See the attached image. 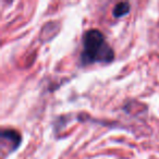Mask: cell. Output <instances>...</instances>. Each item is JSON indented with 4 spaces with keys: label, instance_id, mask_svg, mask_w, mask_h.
<instances>
[{
    "label": "cell",
    "instance_id": "cell-3",
    "mask_svg": "<svg viewBox=\"0 0 159 159\" xmlns=\"http://www.w3.org/2000/svg\"><path fill=\"white\" fill-rule=\"evenodd\" d=\"M130 9L131 8L129 2H119L113 8V16L115 18H120V16H125V14H128L130 12Z\"/></svg>",
    "mask_w": 159,
    "mask_h": 159
},
{
    "label": "cell",
    "instance_id": "cell-1",
    "mask_svg": "<svg viewBox=\"0 0 159 159\" xmlns=\"http://www.w3.org/2000/svg\"><path fill=\"white\" fill-rule=\"evenodd\" d=\"M115 58L113 49L107 44L104 34L98 30H89L83 36V64L94 62H110Z\"/></svg>",
    "mask_w": 159,
    "mask_h": 159
},
{
    "label": "cell",
    "instance_id": "cell-2",
    "mask_svg": "<svg viewBox=\"0 0 159 159\" xmlns=\"http://www.w3.org/2000/svg\"><path fill=\"white\" fill-rule=\"evenodd\" d=\"M1 139L3 142L10 143V147L12 148V150L16 149L21 143L20 133L14 130H3L1 132Z\"/></svg>",
    "mask_w": 159,
    "mask_h": 159
}]
</instances>
